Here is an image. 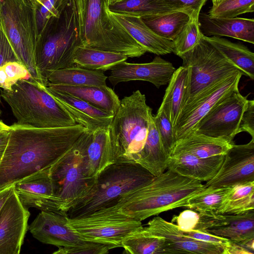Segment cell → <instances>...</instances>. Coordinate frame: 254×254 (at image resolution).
I'll use <instances>...</instances> for the list:
<instances>
[{
    "label": "cell",
    "instance_id": "8fae6325",
    "mask_svg": "<svg viewBox=\"0 0 254 254\" xmlns=\"http://www.w3.org/2000/svg\"><path fill=\"white\" fill-rule=\"evenodd\" d=\"M67 224L84 241L122 247L123 241L143 227L141 221L108 208L84 216L69 219Z\"/></svg>",
    "mask_w": 254,
    "mask_h": 254
},
{
    "label": "cell",
    "instance_id": "2e32d148",
    "mask_svg": "<svg viewBox=\"0 0 254 254\" xmlns=\"http://www.w3.org/2000/svg\"><path fill=\"white\" fill-rule=\"evenodd\" d=\"M50 168L15 183L14 191L22 204L28 209L35 207L41 210L65 213L63 202L55 195Z\"/></svg>",
    "mask_w": 254,
    "mask_h": 254
},
{
    "label": "cell",
    "instance_id": "f6af8a7d",
    "mask_svg": "<svg viewBox=\"0 0 254 254\" xmlns=\"http://www.w3.org/2000/svg\"><path fill=\"white\" fill-rule=\"evenodd\" d=\"M200 219V214L192 209L182 211L173 220L177 222V226L182 231H189L194 230Z\"/></svg>",
    "mask_w": 254,
    "mask_h": 254
},
{
    "label": "cell",
    "instance_id": "91938a15",
    "mask_svg": "<svg viewBox=\"0 0 254 254\" xmlns=\"http://www.w3.org/2000/svg\"><path fill=\"white\" fill-rule=\"evenodd\" d=\"M0 2H1V0H0Z\"/></svg>",
    "mask_w": 254,
    "mask_h": 254
},
{
    "label": "cell",
    "instance_id": "e0dca14e",
    "mask_svg": "<svg viewBox=\"0 0 254 254\" xmlns=\"http://www.w3.org/2000/svg\"><path fill=\"white\" fill-rule=\"evenodd\" d=\"M144 229L163 237L165 241L164 254H222L223 246L197 240L185 235L176 224L157 216Z\"/></svg>",
    "mask_w": 254,
    "mask_h": 254
},
{
    "label": "cell",
    "instance_id": "681fc988",
    "mask_svg": "<svg viewBox=\"0 0 254 254\" xmlns=\"http://www.w3.org/2000/svg\"><path fill=\"white\" fill-rule=\"evenodd\" d=\"M223 249L222 254H254L241 244L230 240L229 241L227 244L223 246Z\"/></svg>",
    "mask_w": 254,
    "mask_h": 254
},
{
    "label": "cell",
    "instance_id": "7bdbcfd3",
    "mask_svg": "<svg viewBox=\"0 0 254 254\" xmlns=\"http://www.w3.org/2000/svg\"><path fill=\"white\" fill-rule=\"evenodd\" d=\"M117 248L111 244L87 241L82 245L70 247H59L54 254H105L109 250Z\"/></svg>",
    "mask_w": 254,
    "mask_h": 254
},
{
    "label": "cell",
    "instance_id": "ee69618b",
    "mask_svg": "<svg viewBox=\"0 0 254 254\" xmlns=\"http://www.w3.org/2000/svg\"><path fill=\"white\" fill-rule=\"evenodd\" d=\"M207 0H159L163 5L174 11L187 13L190 16L199 17L201 9Z\"/></svg>",
    "mask_w": 254,
    "mask_h": 254
},
{
    "label": "cell",
    "instance_id": "52a82bcc",
    "mask_svg": "<svg viewBox=\"0 0 254 254\" xmlns=\"http://www.w3.org/2000/svg\"><path fill=\"white\" fill-rule=\"evenodd\" d=\"M152 115L145 95L138 90L121 100L109 128L112 163L137 164Z\"/></svg>",
    "mask_w": 254,
    "mask_h": 254
},
{
    "label": "cell",
    "instance_id": "ab89813d",
    "mask_svg": "<svg viewBox=\"0 0 254 254\" xmlns=\"http://www.w3.org/2000/svg\"><path fill=\"white\" fill-rule=\"evenodd\" d=\"M69 1V0H46L42 5L35 8L38 37L51 20L60 16Z\"/></svg>",
    "mask_w": 254,
    "mask_h": 254
},
{
    "label": "cell",
    "instance_id": "e575fe53",
    "mask_svg": "<svg viewBox=\"0 0 254 254\" xmlns=\"http://www.w3.org/2000/svg\"><path fill=\"white\" fill-rule=\"evenodd\" d=\"M165 239L142 228L127 237L122 243L125 253L130 254H164Z\"/></svg>",
    "mask_w": 254,
    "mask_h": 254
},
{
    "label": "cell",
    "instance_id": "277c9868",
    "mask_svg": "<svg viewBox=\"0 0 254 254\" xmlns=\"http://www.w3.org/2000/svg\"><path fill=\"white\" fill-rule=\"evenodd\" d=\"M155 177L136 163H111L96 177L89 192L68 210L67 217L78 218L113 206L122 197L145 186Z\"/></svg>",
    "mask_w": 254,
    "mask_h": 254
},
{
    "label": "cell",
    "instance_id": "11a10c76",
    "mask_svg": "<svg viewBox=\"0 0 254 254\" xmlns=\"http://www.w3.org/2000/svg\"><path fill=\"white\" fill-rule=\"evenodd\" d=\"M222 0H211L212 6L216 5Z\"/></svg>",
    "mask_w": 254,
    "mask_h": 254
},
{
    "label": "cell",
    "instance_id": "7402d4cb",
    "mask_svg": "<svg viewBox=\"0 0 254 254\" xmlns=\"http://www.w3.org/2000/svg\"><path fill=\"white\" fill-rule=\"evenodd\" d=\"M53 96L72 116L77 124L87 130L109 128L114 116L101 111L86 102L71 95L62 93L45 86Z\"/></svg>",
    "mask_w": 254,
    "mask_h": 254
},
{
    "label": "cell",
    "instance_id": "d6a6232c",
    "mask_svg": "<svg viewBox=\"0 0 254 254\" xmlns=\"http://www.w3.org/2000/svg\"><path fill=\"white\" fill-rule=\"evenodd\" d=\"M190 17L186 12L174 11L141 18L157 35L173 41L189 22Z\"/></svg>",
    "mask_w": 254,
    "mask_h": 254
},
{
    "label": "cell",
    "instance_id": "7c38bea8",
    "mask_svg": "<svg viewBox=\"0 0 254 254\" xmlns=\"http://www.w3.org/2000/svg\"><path fill=\"white\" fill-rule=\"evenodd\" d=\"M248 101L239 89L233 91L211 109L191 133L201 134L233 143L234 138L240 133L241 120Z\"/></svg>",
    "mask_w": 254,
    "mask_h": 254
},
{
    "label": "cell",
    "instance_id": "7a4b0ae2",
    "mask_svg": "<svg viewBox=\"0 0 254 254\" xmlns=\"http://www.w3.org/2000/svg\"><path fill=\"white\" fill-rule=\"evenodd\" d=\"M204 187L201 182L167 169L145 186L122 197L114 206L106 208L142 221L165 211L186 207L188 200Z\"/></svg>",
    "mask_w": 254,
    "mask_h": 254
},
{
    "label": "cell",
    "instance_id": "7dc6e473",
    "mask_svg": "<svg viewBox=\"0 0 254 254\" xmlns=\"http://www.w3.org/2000/svg\"><path fill=\"white\" fill-rule=\"evenodd\" d=\"M10 62L19 61L7 37L0 28V66Z\"/></svg>",
    "mask_w": 254,
    "mask_h": 254
},
{
    "label": "cell",
    "instance_id": "ac0fdd59",
    "mask_svg": "<svg viewBox=\"0 0 254 254\" xmlns=\"http://www.w3.org/2000/svg\"><path fill=\"white\" fill-rule=\"evenodd\" d=\"M194 230L240 243L254 238V210L237 214H200Z\"/></svg>",
    "mask_w": 254,
    "mask_h": 254
},
{
    "label": "cell",
    "instance_id": "d590c367",
    "mask_svg": "<svg viewBox=\"0 0 254 254\" xmlns=\"http://www.w3.org/2000/svg\"><path fill=\"white\" fill-rule=\"evenodd\" d=\"M231 188L205 186L188 200L186 207L195 210L200 214L217 213Z\"/></svg>",
    "mask_w": 254,
    "mask_h": 254
},
{
    "label": "cell",
    "instance_id": "680465c9",
    "mask_svg": "<svg viewBox=\"0 0 254 254\" xmlns=\"http://www.w3.org/2000/svg\"><path fill=\"white\" fill-rule=\"evenodd\" d=\"M1 95H0V103H1V99H0V98H1ZM1 111L0 110V116L1 115Z\"/></svg>",
    "mask_w": 254,
    "mask_h": 254
},
{
    "label": "cell",
    "instance_id": "c3c4849f",
    "mask_svg": "<svg viewBox=\"0 0 254 254\" xmlns=\"http://www.w3.org/2000/svg\"><path fill=\"white\" fill-rule=\"evenodd\" d=\"M182 232L185 235L189 237L206 243L220 245L222 246L223 247L227 244L229 241L228 239L198 230Z\"/></svg>",
    "mask_w": 254,
    "mask_h": 254
},
{
    "label": "cell",
    "instance_id": "ffe728a7",
    "mask_svg": "<svg viewBox=\"0 0 254 254\" xmlns=\"http://www.w3.org/2000/svg\"><path fill=\"white\" fill-rule=\"evenodd\" d=\"M175 70L172 63L156 56L148 63H120L110 70L108 79L113 86L123 82L142 80L159 88L168 84Z\"/></svg>",
    "mask_w": 254,
    "mask_h": 254
},
{
    "label": "cell",
    "instance_id": "4fadbf2b",
    "mask_svg": "<svg viewBox=\"0 0 254 254\" xmlns=\"http://www.w3.org/2000/svg\"><path fill=\"white\" fill-rule=\"evenodd\" d=\"M242 75V73L238 72L218 82L182 109L174 127L176 142L190 134L199 121L221 99L239 89Z\"/></svg>",
    "mask_w": 254,
    "mask_h": 254
},
{
    "label": "cell",
    "instance_id": "db71d44e",
    "mask_svg": "<svg viewBox=\"0 0 254 254\" xmlns=\"http://www.w3.org/2000/svg\"><path fill=\"white\" fill-rule=\"evenodd\" d=\"M9 129V126L5 125L0 120V134Z\"/></svg>",
    "mask_w": 254,
    "mask_h": 254
},
{
    "label": "cell",
    "instance_id": "d4e9b609",
    "mask_svg": "<svg viewBox=\"0 0 254 254\" xmlns=\"http://www.w3.org/2000/svg\"><path fill=\"white\" fill-rule=\"evenodd\" d=\"M109 128L89 131L82 158L84 173L87 177H96L113 163Z\"/></svg>",
    "mask_w": 254,
    "mask_h": 254
},
{
    "label": "cell",
    "instance_id": "9f6ffc18",
    "mask_svg": "<svg viewBox=\"0 0 254 254\" xmlns=\"http://www.w3.org/2000/svg\"><path fill=\"white\" fill-rule=\"evenodd\" d=\"M112 1V0H105L108 7L111 4Z\"/></svg>",
    "mask_w": 254,
    "mask_h": 254
},
{
    "label": "cell",
    "instance_id": "1f68e13d",
    "mask_svg": "<svg viewBox=\"0 0 254 254\" xmlns=\"http://www.w3.org/2000/svg\"><path fill=\"white\" fill-rule=\"evenodd\" d=\"M107 77L103 72L74 66L52 71L48 83L74 86H103L106 85Z\"/></svg>",
    "mask_w": 254,
    "mask_h": 254
},
{
    "label": "cell",
    "instance_id": "3957f363",
    "mask_svg": "<svg viewBox=\"0 0 254 254\" xmlns=\"http://www.w3.org/2000/svg\"><path fill=\"white\" fill-rule=\"evenodd\" d=\"M10 107L16 124L34 128H57L78 125L63 106L46 89L31 78L16 82L0 92Z\"/></svg>",
    "mask_w": 254,
    "mask_h": 254
},
{
    "label": "cell",
    "instance_id": "4316f807",
    "mask_svg": "<svg viewBox=\"0 0 254 254\" xmlns=\"http://www.w3.org/2000/svg\"><path fill=\"white\" fill-rule=\"evenodd\" d=\"M233 143L222 139L192 133L176 141L172 154L184 152L199 158H207L225 155Z\"/></svg>",
    "mask_w": 254,
    "mask_h": 254
},
{
    "label": "cell",
    "instance_id": "6da1fadb",
    "mask_svg": "<svg viewBox=\"0 0 254 254\" xmlns=\"http://www.w3.org/2000/svg\"><path fill=\"white\" fill-rule=\"evenodd\" d=\"M85 127L78 124L57 128L9 126L0 162V190L51 167L75 144Z\"/></svg>",
    "mask_w": 254,
    "mask_h": 254
},
{
    "label": "cell",
    "instance_id": "f5cc1de1",
    "mask_svg": "<svg viewBox=\"0 0 254 254\" xmlns=\"http://www.w3.org/2000/svg\"><path fill=\"white\" fill-rule=\"evenodd\" d=\"M30 2L32 3L33 5L34 6L35 8H37L41 5L46 0H29Z\"/></svg>",
    "mask_w": 254,
    "mask_h": 254
},
{
    "label": "cell",
    "instance_id": "94428289",
    "mask_svg": "<svg viewBox=\"0 0 254 254\" xmlns=\"http://www.w3.org/2000/svg\"><path fill=\"white\" fill-rule=\"evenodd\" d=\"M124 0H122V1H124Z\"/></svg>",
    "mask_w": 254,
    "mask_h": 254
},
{
    "label": "cell",
    "instance_id": "6f0895ef",
    "mask_svg": "<svg viewBox=\"0 0 254 254\" xmlns=\"http://www.w3.org/2000/svg\"><path fill=\"white\" fill-rule=\"evenodd\" d=\"M122 1V0H112L111 4H113L114 3H117V2H120V1Z\"/></svg>",
    "mask_w": 254,
    "mask_h": 254
},
{
    "label": "cell",
    "instance_id": "60d3db41",
    "mask_svg": "<svg viewBox=\"0 0 254 254\" xmlns=\"http://www.w3.org/2000/svg\"><path fill=\"white\" fill-rule=\"evenodd\" d=\"M31 78L27 68L19 62H8L0 66V88L3 90L10 89L19 80Z\"/></svg>",
    "mask_w": 254,
    "mask_h": 254
},
{
    "label": "cell",
    "instance_id": "484cf974",
    "mask_svg": "<svg viewBox=\"0 0 254 254\" xmlns=\"http://www.w3.org/2000/svg\"><path fill=\"white\" fill-rule=\"evenodd\" d=\"M46 86L78 98L114 116L121 103L118 95L107 85L74 86L48 83Z\"/></svg>",
    "mask_w": 254,
    "mask_h": 254
},
{
    "label": "cell",
    "instance_id": "f546056e",
    "mask_svg": "<svg viewBox=\"0 0 254 254\" xmlns=\"http://www.w3.org/2000/svg\"><path fill=\"white\" fill-rule=\"evenodd\" d=\"M128 57L122 54L86 47H77L73 53V60L76 66L104 72L111 70L115 65L126 61Z\"/></svg>",
    "mask_w": 254,
    "mask_h": 254
},
{
    "label": "cell",
    "instance_id": "836d02e7",
    "mask_svg": "<svg viewBox=\"0 0 254 254\" xmlns=\"http://www.w3.org/2000/svg\"><path fill=\"white\" fill-rule=\"evenodd\" d=\"M252 210H254V181L232 187L217 213L237 214Z\"/></svg>",
    "mask_w": 254,
    "mask_h": 254
},
{
    "label": "cell",
    "instance_id": "816d5d0a",
    "mask_svg": "<svg viewBox=\"0 0 254 254\" xmlns=\"http://www.w3.org/2000/svg\"><path fill=\"white\" fill-rule=\"evenodd\" d=\"M8 136L9 130L4 131L0 134V162L2 159L6 147Z\"/></svg>",
    "mask_w": 254,
    "mask_h": 254
},
{
    "label": "cell",
    "instance_id": "d6986e66",
    "mask_svg": "<svg viewBox=\"0 0 254 254\" xmlns=\"http://www.w3.org/2000/svg\"><path fill=\"white\" fill-rule=\"evenodd\" d=\"M66 213L41 210L28 229L40 242L57 247H70L82 245V240L67 224Z\"/></svg>",
    "mask_w": 254,
    "mask_h": 254
},
{
    "label": "cell",
    "instance_id": "44dd1931",
    "mask_svg": "<svg viewBox=\"0 0 254 254\" xmlns=\"http://www.w3.org/2000/svg\"><path fill=\"white\" fill-rule=\"evenodd\" d=\"M108 14L121 25L146 52L158 56L173 53V41L155 33L138 16L110 11Z\"/></svg>",
    "mask_w": 254,
    "mask_h": 254
},
{
    "label": "cell",
    "instance_id": "30bf717a",
    "mask_svg": "<svg viewBox=\"0 0 254 254\" xmlns=\"http://www.w3.org/2000/svg\"><path fill=\"white\" fill-rule=\"evenodd\" d=\"M88 133L86 129L72 147L50 168L55 195L63 202L66 214L95 182L96 177H86L84 171L83 152Z\"/></svg>",
    "mask_w": 254,
    "mask_h": 254
},
{
    "label": "cell",
    "instance_id": "ba28073f",
    "mask_svg": "<svg viewBox=\"0 0 254 254\" xmlns=\"http://www.w3.org/2000/svg\"><path fill=\"white\" fill-rule=\"evenodd\" d=\"M0 28L32 78L43 84L35 62L38 31L34 6L29 0H1Z\"/></svg>",
    "mask_w": 254,
    "mask_h": 254
},
{
    "label": "cell",
    "instance_id": "f907efd6",
    "mask_svg": "<svg viewBox=\"0 0 254 254\" xmlns=\"http://www.w3.org/2000/svg\"><path fill=\"white\" fill-rule=\"evenodd\" d=\"M14 190L13 184L0 190V212L4 204Z\"/></svg>",
    "mask_w": 254,
    "mask_h": 254
},
{
    "label": "cell",
    "instance_id": "83f0119b",
    "mask_svg": "<svg viewBox=\"0 0 254 254\" xmlns=\"http://www.w3.org/2000/svg\"><path fill=\"white\" fill-rule=\"evenodd\" d=\"M169 158L156 129L152 115L150 120L147 138L137 164L153 176H157L167 169Z\"/></svg>",
    "mask_w": 254,
    "mask_h": 254
},
{
    "label": "cell",
    "instance_id": "f35d334b",
    "mask_svg": "<svg viewBox=\"0 0 254 254\" xmlns=\"http://www.w3.org/2000/svg\"><path fill=\"white\" fill-rule=\"evenodd\" d=\"M254 11V0H222L212 6L207 14L217 18H233Z\"/></svg>",
    "mask_w": 254,
    "mask_h": 254
},
{
    "label": "cell",
    "instance_id": "5bb4252c",
    "mask_svg": "<svg viewBox=\"0 0 254 254\" xmlns=\"http://www.w3.org/2000/svg\"><path fill=\"white\" fill-rule=\"evenodd\" d=\"M254 181V138L247 144L233 143L216 174L205 187H232Z\"/></svg>",
    "mask_w": 254,
    "mask_h": 254
},
{
    "label": "cell",
    "instance_id": "b9f144b4",
    "mask_svg": "<svg viewBox=\"0 0 254 254\" xmlns=\"http://www.w3.org/2000/svg\"><path fill=\"white\" fill-rule=\"evenodd\" d=\"M153 120L163 147L170 157L176 143L173 126L164 109L160 107L153 116Z\"/></svg>",
    "mask_w": 254,
    "mask_h": 254
},
{
    "label": "cell",
    "instance_id": "5b68a950",
    "mask_svg": "<svg viewBox=\"0 0 254 254\" xmlns=\"http://www.w3.org/2000/svg\"><path fill=\"white\" fill-rule=\"evenodd\" d=\"M79 46L76 0H69L60 16L51 20L37 38L35 62L44 85L52 71L76 66L73 55Z\"/></svg>",
    "mask_w": 254,
    "mask_h": 254
},
{
    "label": "cell",
    "instance_id": "8d00e7d4",
    "mask_svg": "<svg viewBox=\"0 0 254 254\" xmlns=\"http://www.w3.org/2000/svg\"><path fill=\"white\" fill-rule=\"evenodd\" d=\"M108 9L112 12L126 13L140 17L174 11L162 4L159 0H126L110 5Z\"/></svg>",
    "mask_w": 254,
    "mask_h": 254
},
{
    "label": "cell",
    "instance_id": "74e56055",
    "mask_svg": "<svg viewBox=\"0 0 254 254\" xmlns=\"http://www.w3.org/2000/svg\"><path fill=\"white\" fill-rule=\"evenodd\" d=\"M198 17L190 16L189 22L173 41V53L179 57L194 47L202 37Z\"/></svg>",
    "mask_w": 254,
    "mask_h": 254
},
{
    "label": "cell",
    "instance_id": "8992f818",
    "mask_svg": "<svg viewBox=\"0 0 254 254\" xmlns=\"http://www.w3.org/2000/svg\"><path fill=\"white\" fill-rule=\"evenodd\" d=\"M81 45L140 57L146 52L107 12L105 0H76Z\"/></svg>",
    "mask_w": 254,
    "mask_h": 254
},
{
    "label": "cell",
    "instance_id": "cb8c5ba5",
    "mask_svg": "<svg viewBox=\"0 0 254 254\" xmlns=\"http://www.w3.org/2000/svg\"><path fill=\"white\" fill-rule=\"evenodd\" d=\"M224 156L201 158L187 152H179L169 157L167 169L185 177L207 182L217 172Z\"/></svg>",
    "mask_w": 254,
    "mask_h": 254
},
{
    "label": "cell",
    "instance_id": "f1b7e54d",
    "mask_svg": "<svg viewBox=\"0 0 254 254\" xmlns=\"http://www.w3.org/2000/svg\"><path fill=\"white\" fill-rule=\"evenodd\" d=\"M189 71L181 66L173 74L160 105L173 127L182 110L188 87Z\"/></svg>",
    "mask_w": 254,
    "mask_h": 254
},
{
    "label": "cell",
    "instance_id": "603a6c76",
    "mask_svg": "<svg viewBox=\"0 0 254 254\" xmlns=\"http://www.w3.org/2000/svg\"><path fill=\"white\" fill-rule=\"evenodd\" d=\"M198 21L200 30L206 36L228 37L254 43L253 18H217L203 13L199 14Z\"/></svg>",
    "mask_w": 254,
    "mask_h": 254
},
{
    "label": "cell",
    "instance_id": "bcb514c9",
    "mask_svg": "<svg viewBox=\"0 0 254 254\" xmlns=\"http://www.w3.org/2000/svg\"><path fill=\"white\" fill-rule=\"evenodd\" d=\"M247 132L254 138V101L249 100L243 113L239 132Z\"/></svg>",
    "mask_w": 254,
    "mask_h": 254
},
{
    "label": "cell",
    "instance_id": "9c48e42d",
    "mask_svg": "<svg viewBox=\"0 0 254 254\" xmlns=\"http://www.w3.org/2000/svg\"><path fill=\"white\" fill-rule=\"evenodd\" d=\"M180 57L183 61L182 66L187 67L189 71L182 109L213 85L238 72L242 73L206 40L203 34L194 47Z\"/></svg>",
    "mask_w": 254,
    "mask_h": 254
},
{
    "label": "cell",
    "instance_id": "9a60e30c",
    "mask_svg": "<svg viewBox=\"0 0 254 254\" xmlns=\"http://www.w3.org/2000/svg\"><path fill=\"white\" fill-rule=\"evenodd\" d=\"M30 214L14 190L0 212V254L20 253Z\"/></svg>",
    "mask_w": 254,
    "mask_h": 254
},
{
    "label": "cell",
    "instance_id": "4dcf8cb0",
    "mask_svg": "<svg viewBox=\"0 0 254 254\" xmlns=\"http://www.w3.org/2000/svg\"><path fill=\"white\" fill-rule=\"evenodd\" d=\"M203 37L238 67L243 75L254 79V54L246 46L220 37L203 35Z\"/></svg>",
    "mask_w": 254,
    "mask_h": 254
}]
</instances>
